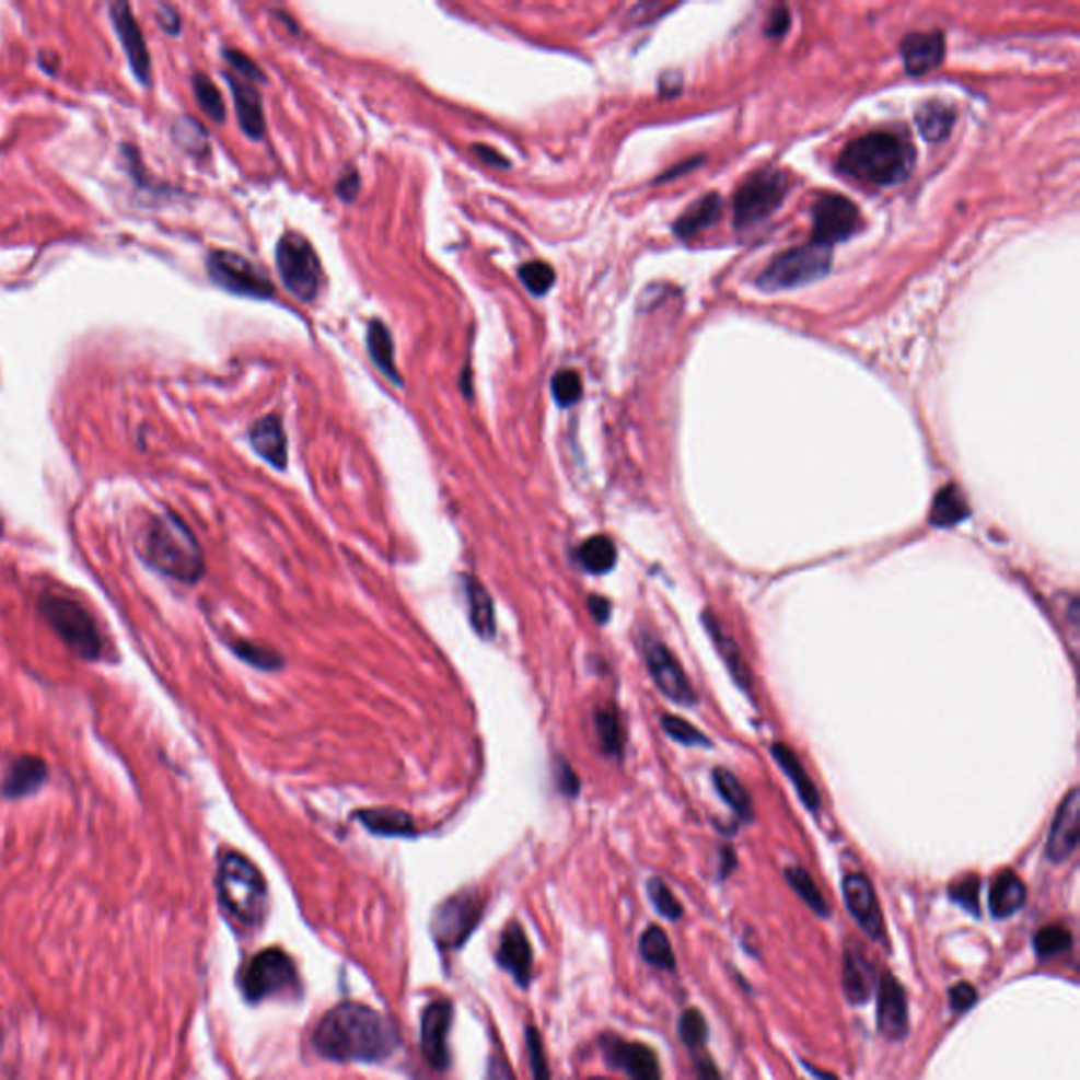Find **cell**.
<instances>
[{
    "instance_id": "7bdbcfd3",
    "label": "cell",
    "mask_w": 1080,
    "mask_h": 1080,
    "mask_svg": "<svg viewBox=\"0 0 1080 1080\" xmlns=\"http://www.w3.org/2000/svg\"><path fill=\"white\" fill-rule=\"evenodd\" d=\"M554 399L561 408L574 406L583 397V380L574 370H559L551 379Z\"/></svg>"
},
{
    "instance_id": "1f68e13d",
    "label": "cell",
    "mask_w": 1080,
    "mask_h": 1080,
    "mask_svg": "<svg viewBox=\"0 0 1080 1080\" xmlns=\"http://www.w3.org/2000/svg\"><path fill=\"white\" fill-rule=\"evenodd\" d=\"M968 515H971V509L966 504V498L959 490V486L950 484L937 492L929 522L934 527H952L961 524Z\"/></svg>"
},
{
    "instance_id": "d6a6232c",
    "label": "cell",
    "mask_w": 1080,
    "mask_h": 1080,
    "mask_svg": "<svg viewBox=\"0 0 1080 1080\" xmlns=\"http://www.w3.org/2000/svg\"><path fill=\"white\" fill-rule=\"evenodd\" d=\"M357 818L379 836H414L416 825L408 813L397 809H372L357 813Z\"/></svg>"
},
{
    "instance_id": "681fc988",
    "label": "cell",
    "mask_w": 1080,
    "mask_h": 1080,
    "mask_svg": "<svg viewBox=\"0 0 1080 1080\" xmlns=\"http://www.w3.org/2000/svg\"><path fill=\"white\" fill-rule=\"evenodd\" d=\"M527 1053H530V1068H532V1079L534 1080H549V1066H547V1057H545V1052H543V1043H541V1036L534 1027H527Z\"/></svg>"
},
{
    "instance_id": "e575fe53",
    "label": "cell",
    "mask_w": 1080,
    "mask_h": 1080,
    "mask_svg": "<svg viewBox=\"0 0 1080 1080\" xmlns=\"http://www.w3.org/2000/svg\"><path fill=\"white\" fill-rule=\"evenodd\" d=\"M954 118H956V113L952 106L941 104V102H929L918 111L916 123H918V129L922 131V136L927 140L939 142L950 133Z\"/></svg>"
},
{
    "instance_id": "83f0119b",
    "label": "cell",
    "mask_w": 1080,
    "mask_h": 1080,
    "mask_svg": "<svg viewBox=\"0 0 1080 1080\" xmlns=\"http://www.w3.org/2000/svg\"><path fill=\"white\" fill-rule=\"evenodd\" d=\"M365 342H368V352H370V359L374 361V365L393 384L402 386L404 380L399 376L397 365H395V345H393V336H391L388 327L379 320L370 322Z\"/></svg>"
},
{
    "instance_id": "d4e9b609",
    "label": "cell",
    "mask_w": 1080,
    "mask_h": 1080,
    "mask_svg": "<svg viewBox=\"0 0 1080 1080\" xmlns=\"http://www.w3.org/2000/svg\"><path fill=\"white\" fill-rule=\"evenodd\" d=\"M49 777L47 764L36 756H22L9 764L2 779V793L7 798H24L45 786Z\"/></svg>"
},
{
    "instance_id": "7dc6e473",
    "label": "cell",
    "mask_w": 1080,
    "mask_h": 1080,
    "mask_svg": "<svg viewBox=\"0 0 1080 1080\" xmlns=\"http://www.w3.org/2000/svg\"><path fill=\"white\" fill-rule=\"evenodd\" d=\"M663 729L672 736L673 741L688 745V747H711V741L702 734L701 730L695 729L690 722L677 716H665L663 718Z\"/></svg>"
},
{
    "instance_id": "9a60e30c",
    "label": "cell",
    "mask_w": 1080,
    "mask_h": 1080,
    "mask_svg": "<svg viewBox=\"0 0 1080 1080\" xmlns=\"http://www.w3.org/2000/svg\"><path fill=\"white\" fill-rule=\"evenodd\" d=\"M843 895L859 929L872 941H884V918L872 882L863 874H848L843 882Z\"/></svg>"
},
{
    "instance_id": "9c48e42d",
    "label": "cell",
    "mask_w": 1080,
    "mask_h": 1080,
    "mask_svg": "<svg viewBox=\"0 0 1080 1080\" xmlns=\"http://www.w3.org/2000/svg\"><path fill=\"white\" fill-rule=\"evenodd\" d=\"M789 193V176L777 170H764L747 177L734 195V224L752 227L770 216Z\"/></svg>"
},
{
    "instance_id": "ac0fdd59",
    "label": "cell",
    "mask_w": 1080,
    "mask_h": 1080,
    "mask_svg": "<svg viewBox=\"0 0 1080 1080\" xmlns=\"http://www.w3.org/2000/svg\"><path fill=\"white\" fill-rule=\"evenodd\" d=\"M602 1047L614 1068L631 1080H663L657 1053L640 1043H627L618 1036H604Z\"/></svg>"
},
{
    "instance_id": "91938a15",
    "label": "cell",
    "mask_w": 1080,
    "mask_h": 1080,
    "mask_svg": "<svg viewBox=\"0 0 1080 1080\" xmlns=\"http://www.w3.org/2000/svg\"><path fill=\"white\" fill-rule=\"evenodd\" d=\"M589 611L595 616L597 623H606L611 618V602L600 595L589 597Z\"/></svg>"
},
{
    "instance_id": "44dd1931",
    "label": "cell",
    "mask_w": 1080,
    "mask_h": 1080,
    "mask_svg": "<svg viewBox=\"0 0 1080 1080\" xmlns=\"http://www.w3.org/2000/svg\"><path fill=\"white\" fill-rule=\"evenodd\" d=\"M843 990L850 1004H866L878 990L874 966L857 948H847L843 956Z\"/></svg>"
},
{
    "instance_id": "277c9868",
    "label": "cell",
    "mask_w": 1080,
    "mask_h": 1080,
    "mask_svg": "<svg viewBox=\"0 0 1080 1080\" xmlns=\"http://www.w3.org/2000/svg\"><path fill=\"white\" fill-rule=\"evenodd\" d=\"M218 893L224 909L241 925L258 927L268 911V889L260 870L243 855L229 850L218 863Z\"/></svg>"
},
{
    "instance_id": "680465c9",
    "label": "cell",
    "mask_w": 1080,
    "mask_h": 1080,
    "mask_svg": "<svg viewBox=\"0 0 1080 1080\" xmlns=\"http://www.w3.org/2000/svg\"><path fill=\"white\" fill-rule=\"evenodd\" d=\"M473 150H475V154H477V156H479L486 165H490V167H509V165H511V163H509V161H507L500 152H497L495 148L484 147V144H475Z\"/></svg>"
},
{
    "instance_id": "836d02e7",
    "label": "cell",
    "mask_w": 1080,
    "mask_h": 1080,
    "mask_svg": "<svg viewBox=\"0 0 1080 1080\" xmlns=\"http://www.w3.org/2000/svg\"><path fill=\"white\" fill-rule=\"evenodd\" d=\"M579 561L591 574H606L616 564V547L608 536H591L579 547Z\"/></svg>"
},
{
    "instance_id": "6125c7cd",
    "label": "cell",
    "mask_w": 1080,
    "mask_h": 1080,
    "mask_svg": "<svg viewBox=\"0 0 1080 1080\" xmlns=\"http://www.w3.org/2000/svg\"><path fill=\"white\" fill-rule=\"evenodd\" d=\"M806 1068H809V1070H811V1072H813V1075L817 1077V1080H838L836 1079V1077H834V1075H827V1072H823V1070H817V1068H813V1066H809V1064H806Z\"/></svg>"
},
{
    "instance_id": "7a4b0ae2",
    "label": "cell",
    "mask_w": 1080,
    "mask_h": 1080,
    "mask_svg": "<svg viewBox=\"0 0 1080 1080\" xmlns=\"http://www.w3.org/2000/svg\"><path fill=\"white\" fill-rule=\"evenodd\" d=\"M142 555L150 568L179 583H197L204 577L201 545L190 527L174 513L154 515L148 522Z\"/></svg>"
},
{
    "instance_id": "f35d334b",
    "label": "cell",
    "mask_w": 1080,
    "mask_h": 1080,
    "mask_svg": "<svg viewBox=\"0 0 1080 1080\" xmlns=\"http://www.w3.org/2000/svg\"><path fill=\"white\" fill-rule=\"evenodd\" d=\"M595 730H597V739H600L604 754L620 756L623 729H620V720H618V713L614 707L608 705V707H602L595 711Z\"/></svg>"
},
{
    "instance_id": "bcb514c9",
    "label": "cell",
    "mask_w": 1080,
    "mask_h": 1080,
    "mask_svg": "<svg viewBox=\"0 0 1080 1080\" xmlns=\"http://www.w3.org/2000/svg\"><path fill=\"white\" fill-rule=\"evenodd\" d=\"M233 650L239 659H243L245 663H249V665H254L258 670H266V672L277 670L283 663L281 657L275 650L264 648L260 643L234 642Z\"/></svg>"
},
{
    "instance_id": "f6af8a7d",
    "label": "cell",
    "mask_w": 1080,
    "mask_h": 1080,
    "mask_svg": "<svg viewBox=\"0 0 1080 1080\" xmlns=\"http://www.w3.org/2000/svg\"><path fill=\"white\" fill-rule=\"evenodd\" d=\"M648 897H650V902L654 905V909L661 916H665L667 920H680L682 918V914H684L682 904L675 899L672 889L661 878H650L648 880Z\"/></svg>"
},
{
    "instance_id": "f546056e",
    "label": "cell",
    "mask_w": 1080,
    "mask_h": 1080,
    "mask_svg": "<svg viewBox=\"0 0 1080 1080\" xmlns=\"http://www.w3.org/2000/svg\"><path fill=\"white\" fill-rule=\"evenodd\" d=\"M468 614H471V625L477 631V636L490 640L497 634V618H495V604L486 587L477 579H467Z\"/></svg>"
},
{
    "instance_id": "5bb4252c",
    "label": "cell",
    "mask_w": 1080,
    "mask_h": 1080,
    "mask_svg": "<svg viewBox=\"0 0 1080 1080\" xmlns=\"http://www.w3.org/2000/svg\"><path fill=\"white\" fill-rule=\"evenodd\" d=\"M111 22L117 30L118 40H120L123 51L131 63L133 74L138 77V81L144 88H148L152 81V61H150V54H148L144 32L140 28L131 7L127 2H115L111 7Z\"/></svg>"
},
{
    "instance_id": "2e32d148",
    "label": "cell",
    "mask_w": 1080,
    "mask_h": 1080,
    "mask_svg": "<svg viewBox=\"0 0 1080 1080\" xmlns=\"http://www.w3.org/2000/svg\"><path fill=\"white\" fill-rule=\"evenodd\" d=\"M878 1032L893 1043L904 1041L909 1032V1013H907V994L904 986L891 975L884 973V979L878 982Z\"/></svg>"
},
{
    "instance_id": "ab89813d",
    "label": "cell",
    "mask_w": 1080,
    "mask_h": 1080,
    "mask_svg": "<svg viewBox=\"0 0 1080 1080\" xmlns=\"http://www.w3.org/2000/svg\"><path fill=\"white\" fill-rule=\"evenodd\" d=\"M193 89H195V97H197L205 115L213 118L216 123H222L227 117V106H224V97H222L220 89L216 88V83L207 74L199 72L193 79Z\"/></svg>"
},
{
    "instance_id": "f907efd6",
    "label": "cell",
    "mask_w": 1080,
    "mask_h": 1080,
    "mask_svg": "<svg viewBox=\"0 0 1080 1080\" xmlns=\"http://www.w3.org/2000/svg\"><path fill=\"white\" fill-rule=\"evenodd\" d=\"M224 59L233 66L234 72H239V74H241V79H245V81H249V83H263V70H260V68H258L252 59L247 58V56H243L241 51H236V49H227V51H224Z\"/></svg>"
},
{
    "instance_id": "74e56055",
    "label": "cell",
    "mask_w": 1080,
    "mask_h": 1080,
    "mask_svg": "<svg viewBox=\"0 0 1080 1080\" xmlns=\"http://www.w3.org/2000/svg\"><path fill=\"white\" fill-rule=\"evenodd\" d=\"M786 880H788L789 886L800 895V899L809 905L817 916H821V918H827L829 916L827 902L823 899V895H821L815 880L811 878V874L804 868H788L786 870Z\"/></svg>"
},
{
    "instance_id": "4316f807",
    "label": "cell",
    "mask_w": 1080,
    "mask_h": 1080,
    "mask_svg": "<svg viewBox=\"0 0 1080 1080\" xmlns=\"http://www.w3.org/2000/svg\"><path fill=\"white\" fill-rule=\"evenodd\" d=\"M1025 899H1027V889L1018 874L1002 872V874L994 878L990 897H988L994 918H998V920L1011 918L1013 914H1018L1022 909Z\"/></svg>"
},
{
    "instance_id": "db71d44e",
    "label": "cell",
    "mask_w": 1080,
    "mask_h": 1080,
    "mask_svg": "<svg viewBox=\"0 0 1080 1080\" xmlns=\"http://www.w3.org/2000/svg\"><path fill=\"white\" fill-rule=\"evenodd\" d=\"M156 18H159V24L165 28V32H170V34H174V36H176L179 28H182L179 15H177V11L174 7L161 4V7H159V11H156Z\"/></svg>"
},
{
    "instance_id": "30bf717a",
    "label": "cell",
    "mask_w": 1080,
    "mask_h": 1080,
    "mask_svg": "<svg viewBox=\"0 0 1080 1080\" xmlns=\"http://www.w3.org/2000/svg\"><path fill=\"white\" fill-rule=\"evenodd\" d=\"M209 277L227 292L247 298H272L275 286L258 264L234 252H213L207 260Z\"/></svg>"
},
{
    "instance_id": "d590c367",
    "label": "cell",
    "mask_w": 1080,
    "mask_h": 1080,
    "mask_svg": "<svg viewBox=\"0 0 1080 1080\" xmlns=\"http://www.w3.org/2000/svg\"><path fill=\"white\" fill-rule=\"evenodd\" d=\"M640 954L650 966H657L661 971L675 968L672 941L661 927H648L643 931L642 937H640Z\"/></svg>"
},
{
    "instance_id": "d6986e66",
    "label": "cell",
    "mask_w": 1080,
    "mask_h": 1080,
    "mask_svg": "<svg viewBox=\"0 0 1080 1080\" xmlns=\"http://www.w3.org/2000/svg\"><path fill=\"white\" fill-rule=\"evenodd\" d=\"M452 1004L448 1000H438L427 1007L422 1015V1055L427 1064L436 1070H443L450 1064L448 1053V1036L452 1027Z\"/></svg>"
},
{
    "instance_id": "7402d4cb",
    "label": "cell",
    "mask_w": 1080,
    "mask_h": 1080,
    "mask_svg": "<svg viewBox=\"0 0 1080 1080\" xmlns=\"http://www.w3.org/2000/svg\"><path fill=\"white\" fill-rule=\"evenodd\" d=\"M945 56V38L941 32H914L902 43V58L909 74H927L934 70Z\"/></svg>"
},
{
    "instance_id": "6f0895ef",
    "label": "cell",
    "mask_w": 1080,
    "mask_h": 1080,
    "mask_svg": "<svg viewBox=\"0 0 1080 1080\" xmlns=\"http://www.w3.org/2000/svg\"><path fill=\"white\" fill-rule=\"evenodd\" d=\"M336 193H338V197L342 201H352L357 197V193H359V176L355 172L345 174V177L336 186Z\"/></svg>"
},
{
    "instance_id": "816d5d0a",
    "label": "cell",
    "mask_w": 1080,
    "mask_h": 1080,
    "mask_svg": "<svg viewBox=\"0 0 1080 1080\" xmlns=\"http://www.w3.org/2000/svg\"><path fill=\"white\" fill-rule=\"evenodd\" d=\"M948 996H950V1007L956 1013H966L977 1002V990L971 984H966V982H961V984L952 986Z\"/></svg>"
},
{
    "instance_id": "8d00e7d4",
    "label": "cell",
    "mask_w": 1080,
    "mask_h": 1080,
    "mask_svg": "<svg viewBox=\"0 0 1080 1080\" xmlns=\"http://www.w3.org/2000/svg\"><path fill=\"white\" fill-rule=\"evenodd\" d=\"M713 786L718 789V793L722 796V800L729 804L730 809L739 817H754L752 798H750L747 789L743 788V783L730 770H727V768H716L713 770Z\"/></svg>"
},
{
    "instance_id": "94428289",
    "label": "cell",
    "mask_w": 1080,
    "mask_h": 1080,
    "mask_svg": "<svg viewBox=\"0 0 1080 1080\" xmlns=\"http://www.w3.org/2000/svg\"><path fill=\"white\" fill-rule=\"evenodd\" d=\"M697 1077H699V1080H722L718 1068H716V1064L711 1061V1057H701L697 1061Z\"/></svg>"
},
{
    "instance_id": "8992f818",
    "label": "cell",
    "mask_w": 1080,
    "mask_h": 1080,
    "mask_svg": "<svg viewBox=\"0 0 1080 1080\" xmlns=\"http://www.w3.org/2000/svg\"><path fill=\"white\" fill-rule=\"evenodd\" d=\"M241 988L249 1002L293 996L300 988L295 964L283 950L268 948L243 968Z\"/></svg>"
},
{
    "instance_id": "c3c4849f",
    "label": "cell",
    "mask_w": 1080,
    "mask_h": 1080,
    "mask_svg": "<svg viewBox=\"0 0 1080 1080\" xmlns=\"http://www.w3.org/2000/svg\"><path fill=\"white\" fill-rule=\"evenodd\" d=\"M979 891H982V880L977 876H964L954 882L950 886V899L954 904L964 907L968 914L973 916H979L982 914V907H979Z\"/></svg>"
},
{
    "instance_id": "be15d7a7",
    "label": "cell",
    "mask_w": 1080,
    "mask_h": 1080,
    "mask_svg": "<svg viewBox=\"0 0 1080 1080\" xmlns=\"http://www.w3.org/2000/svg\"><path fill=\"white\" fill-rule=\"evenodd\" d=\"M2 530H4V524H2V518H0V536H2Z\"/></svg>"
},
{
    "instance_id": "9f6ffc18",
    "label": "cell",
    "mask_w": 1080,
    "mask_h": 1080,
    "mask_svg": "<svg viewBox=\"0 0 1080 1080\" xmlns=\"http://www.w3.org/2000/svg\"><path fill=\"white\" fill-rule=\"evenodd\" d=\"M488 1080H515L509 1064L504 1061V1057L500 1053H495L490 1057V1066H488Z\"/></svg>"
},
{
    "instance_id": "52a82bcc",
    "label": "cell",
    "mask_w": 1080,
    "mask_h": 1080,
    "mask_svg": "<svg viewBox=\"0 0 1080 1080\" xmlns=\"http://www.w3.org/2000/svg\"><path fill=\"white\" fill-rule=\"evenodd\" d=\"M277 268L283 286L302 302L320 295L323 272L315 247L298 233H288L277 245Z\"/></svg>"
},
{
    "instance_id": "5b68a950",
    "label": "cell",
    "mask_w": 1080,
    "mask_h": 1080,
    "mask_svg": "<svg viewBox=\"0 0 1080 1080\" xmlns=\"http://www.w3.org/2000/svg\"><path fill=\"white\" fill-rule=\"evenodd\" d=\"M38 608L51 629L58 634L59 640L68 646V650L85 661L102 659L104 642L97 623L79 600L45 593Z\"/></svg>"
},
{
    "instance_id": "7c38bea8",
    "label": "cell",
    "mask_w": 1080,
    "mask_h": 1080,
    "mask_svg": "<svg viewBox=\"0 0 1080 1080\" xmlns=\"http://www.w3.org/2000/svg\"><path fill=\"white\" fill-rule=\"evenodd\" d=\"M859 227V209L840 195H827L813 207V241L823 247H832L852 236Z\"/></svg>"
},
{
    "instance_id": "6da1fadb",
    "label": "cell",
    "mask_w": 1080,
    "mask_h": 1080,
    "mask_svg": "<svg viewBox=\"0 0 1080 1080\" xmlns=\"http://www.w3.org/2000/svg\"><path fill=\"white\" fill-rule=\"evenodd\" d=\"M313 1047L332 1061L379 1064L399 1047V1032L368 1004L342 1002L329 1009L313 1032Z\"/></svg>"
},
{
    "instance_id": "484cf974",
    "label": "cell",
    "mask_w": 1080,
    "mask_h": 1080,
    "mask_svg": "<svg viewBox=\"0 0 1080 1080\" xmlns=\"http://www.w3.org/2000/svg\"><path fill=\"white\" fill-rule=\"evenodd\" d=\"M702 625L709 634V638L716 643L720 657L724 659L727 667H729L730 675L732 680L745 690L750 693L752 690V673L747 670L745 661H743V654L739 650V646L734 643V640L730 638L729 634L720 627V623L716 620V616L711 613H702Z\"/></svg>"
},
{
    "instance_id": "ba28073f",
    "label": "cell",
    "mask_w": 1080,
    "mask_h": 1080,
    "mask_svg": "<svg viewBox=\"0 0 1080 1080\" xmlns=\"http://www.w3.org/2000/svg\"><path fill=\"white\" fill-rule=\"evenodd\" d=\"M829 264H832L829 247H823L813 241L775 258L762 272L758 286L762 290L800 288L827 275Z\"/></svg>"
},
{
    "instance_id": "e0dca14e",
    "label": "cell",
    "mask_w": 1080,
    "mask_h": 1080,
    "mask_svg": "<svg viewBox=\"0 0 1080 1080\" xmlns=\"http://www.w3.org/2000/svg\"><path fill=\"white\" fill-rule=\"evenodd\" d=\"M1080 838V789L1072 788L1061 800L1047 840V857L1053 863L1068 861L1079 847Z\"/></svg>"
},
{
    "instance_id": "603a6c76",
    "label": "cell",
    "mask_w": 1080,
    "mask_h": 1080,
    "mask_svg": "<svg viewBox=\"0 0 1080 1080\" xmlns=\"http://www.w3.org/2000/svg\"><path fill=\"white\" fill-rule=\"evenodd\" d=\"M227 83L233 91L234 111L239 125L243 133L252 140H263L266 131V120H264L263 97L260 91L254 88L245 79H236L233 74H227Z\"/></svg>"
},
{
    "instance_id": "f1b7e54d",
    "label": "cell",
    "mask_w": 1080,
    "mask_h": 1080,
    "mask_svg": "<svg viewBox=\"0 0 1080 1080\" xmlns=\"http://www.w3.org/2000/svg\"><path fill=\"white\" fill-rule=\"evenodd\" d=\"M770 752H773V758L779 762V766H781V768H783V773L788 775L789 781L793 783V788L798 791L800 800L804 802V806H806V809H811V811H817V788H815V783L811 781V777L806 775V770H804V766L800 764L798 756L789 750L788 745H783V743H775V745L770 747Z\"/></svg>"
},
{
    "instance_id": "ee69618b",
    "label": "cell",
    "mask_w": 1080,
    "mask_h": 1080,
    "mask_svg": "<svg viewBox=\"0 0 1080 1080\" xmlns=\"http://www.w3.org/2000/svg\"><path fill=\"white\" fill-rule=\"evenodd\" d=\"M680 1036L690 1052H701L709 1036V1027L699 1009H686L680 1018Z\"/></svg>"
},
{
    "instance_id": "b9f144b4",
    "label": "cell",
    "mask_w": 1080,
    "mask_h": 1080,
    "mask_svg": "<svg viewBox=\"0 0 1080 1080\" xmlns=\"http://www.w3.org/2000/svg\"><path fill=\"white\" fill-rule=\"evenodd\" d=\"M520 281L524 283L527 292L532 295H545L554 288L555 270L551 264L543 260H532V263L520 266Z\"/></svg>"
},
{
    "instance_id": "4fadbf2b",
    "label": "cell",
    "mask_w": 1080,
    "mask_h": 1080,
    "mask_svg": "<svg viewBox=\"0 0 1080 1080\" xmlns=\"http://www.w3.org/2000/svg\"><path fill=\"white\" fill-rule=\"evenodd\" d=\"M643 657L648 672L652 675L657 688L673 702L693 707L697 702V695L686 677L680 663L675 661L670 648L659 640H648L643 643Z\"/></svg>"
},
{
    "instance_id": "cb8c5ba5",
    "label": "cell",
    "mask_w": 1080,
    "mask_h": 1080,
    "mask_svg": "<svg viewBox=\"0 0 1080 1080\" xmlns=\"http://www.w3.org/2000/svg\"><path fill=\"white\" fill-rule=\"evenodd\" d=\"M249 443L268 465L275 468L288 465V438L279 416L270 414L260 418L249 431Z\"/></svg>"
},
{
    "instance_id": "f5cc1de1",
    "label": "cell",
    "mask_w": 1080,
    "mask_h": 1080,
    "mask_svg": "<svg viewBox=\"0 0 1080 1080\" xmlns=\"http://www.w3.org/2000/svg\"><path fill=\"white\" fill-rule=\"evenodd\" d=\"M557 786L568 796H577V791H579V779H577V775L568 762H559V766H557Z\"/></svg>"
},
{
    "instance_id": "60d3db41",
    "label": "cell",
    "mask_w": 1080,
    "mask_h": 1080,
    "mask_svg": "<svg viewBox=\"0 0 1080 1080\" xmlns=\"http://www.w3.org/2000/svg\"><path fill=\"white\" fill-rule=\"evenodd\" d=\"M1072 933L1066 927H1043L1038 933L1034 934V952L1041 961L1053 959L1057 954H1064L1072 948Z\"/></svg>"
},
{
    "instance_id": "8fae6325",
    "label": "cell",
    "mask_w": 1080,
    "mask_h": 1080,
    "mask_svg": "<svg viewBox=\"0 0 1080 1080\" xmlns=\"http://www.w3.org/2000/svg\"><path fill=\"white\" fill-rule=\"evenodd\" d=\"M481 897L475 891H463L439 905L431 922L433 937L441 948H461L481 918Z\"/></svg>"
},
{
    "instance_id": "11a10c76",
    "label": "cell",
    "mask_w": 1080,
    "mask_h": 1080,
    "mask_svg": "<svg viewBox=\"0 0 1080 1080\" xmlns=\"http://www.w3.org/2000/svg\"><path fill=\"white\" fill-rule=\"evenodd\" d=\"M788 28H789L788 11H786L783 7H779V9H775V11L770 13V20H768V24H766V32H768V36H783V34H786V30Z\"/></svg>"
},
{
    "instance_id": "4dcf8cb0",
    "label": "cell",
    "mask_w": 1080,
    "mask_h": 1080,
    "mask_svg": "<svg viewBox=\"0 0 1080 1080\" xmlns=\"http://www.w3.org/2000/svg\"><path fill=\"white\" fill-rule=\"evenodd\" d=\"M722 213V201L718 195H707L699 199L697 204L690 205L682 216L680 220L675 222L673 231L680 236V239H690L695 234L701 233L707 227L716 224L718 218Z\"/></svg>"
},
{
    "instance_id": "ffe728a7",
    "label": "cell",
    "mask_w": 1080,
    "mask_h": 1080,
    "mask_svg": "<svg viewBox=\"0 0 1080 1080\" xmlns=\"http://www.w3.org/2000/svg\"><path fill=\"white\" fill-rule=\"evenodd\" d=\"M498 964L526 988L532 979V948L524 929L518 922H511L502 934L498 945Z\"/></svg>"
},
{
    "instance_id": "3957f363",
    "label": "cell",
    "mask_w": 1080,
    "mask_h": 1080,
    "mask_svg": "<svg viewBox=\"0 0 1080 1080\" xmlns=\"http://www.w3.org/2000/svg\"><path fill=\"white\" fill-rule=\"evenodd\" d=\"M911 167L914 147L902 136L886 131L852 140L838 159L843 174L874 186L899 184L909 176Z\"/></svg>"
}]
</instances>
